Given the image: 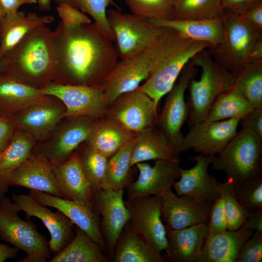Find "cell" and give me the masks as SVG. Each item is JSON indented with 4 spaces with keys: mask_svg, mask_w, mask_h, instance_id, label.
Returning <instances> with one entry per match:
<instances>
[{
    "mask_svg": "<svg viewBox=\"0 0 262 262\" xmlns=\"http://www.w3.org/2000/svg\"><path fill=\"white\" fill-rule=\"evenodd\" d=\"M233 184L234 194L247 210L262 208V173L240 183Z\"/></svg>",
    "mask_w": 262,
    "mask_h": 262,
    "instance_id": "cell-42",
    "label": "cell"
},
{
    "mask_svg": "<svg viewBox=\"0 0 262 262\" xmlns=\"http://www.w3.org/2000/svg\"><path fill=\"white\" fill-rule=\"evenodd\" d=\"M154 47L153 68L148 78L139 87L158 107L161 98L171 90L194 56L212 46L186 38L172 29L161 27Z\"/></svg>",
    "mask_w": 262,
    "mask_h": 262,
    "instance_id": "cell-2",
    "label": "cell"
},
{
    "mask_svg": "<svg viewBox=\"0 0 262 262\" xmlns=\"http://www.w3.org/2000/svg\"><path fill=\"white\" fill-rule=\"evenodd\" d=\"M218 191L223 200L228 230L238 229L242 227L247 210L236 199L233 191V184L230 181L219 182Z\"/></svg>",
    "mask_w": 262,
    "mask_h": 262,
    "instance_id": "cell-40",
    "label": "cell"
},
{
    "mask_svg": "<svg viewBox=\"0 0 262 262\" xmlns=\"http://www.w3.org/2000/svg\"><path fill=\"white\" fill-rule=\"evenodd\" d=\"M71 242L49 262H108V256L86 233L76 226Z\"/></svg>",
    "mask_w": 262,
    "mask_h": 262,
    "instance_id": "cell-34",
    "label": "cell"
},
{
    "mask_svg": "<svg viewBox=\"0 0 262 262\" xmlns=\"http://www.w3.org/2000/svg\"><path fill=\"white\" fill-rule=\"evenodd\" d=\"M157 109L152 99L138 87L117 97L108 107L105 116L138 133L156 127Z\"/></svg>",
    "mask_w": 262,
    "mask_h": 262,
    "instance_id": "cell-11",
    "label": "cell"
},
{
    "mask_svg": "<svg viewBox=\"0 0 262 262\" xmlns=\"http://www.w3.org/2000/svg\"><path fill=\"white\" fill-rule=\"evenodd\" d=\"M208 234H213L228 230L223 199L220 197L211 207L208 224Z\"/></svg>",
    "mask_w": 262,
    "mask_h": 262,
    "instance_id": "cell-46",
    "label": "cell"
},
{
    "mask_svg": "<svg viewBox=\"0 0 262 262\" xmlns=\"http://www.w3.org/2000/svg\"><path fill=\"white\" fill-rule=\"evenodd\" d=\"M5 15V11L0 3V19Z\"/></svg>",
    "mask_w": 262,
    "mask_h": 262,
    "instance_id": "cell-57",
    "label": "cell"
},
{
    "mask_svg": "<svg viewBox=\"0 0 262 262\" xmlns=\"http://www.w3.org/2000/svg\"><path fill=\"white\" fill-rule=\"evenodd\" d=\"M51 0H37L38 7L40 11H49L50 9Z\"/></svg>",
    "mask_w": 262,
    "mask_h": 262,
    "instance_id": "cell-55",
    "label": "cell"
},
{
    "mask_svg": "<svg viewBox=\"0 0 262 262\" xmlns=\"http://www.w3.org/2000/svg\"><path fill=\"white\" fill-rule=\"evenodd\" d=\"M4 73L41 89L53 82L55 56L52 32L43 25L28 34L2 57Z\"/></svg>",
    "mask_w": 262,
    "mask_h": 262,
    "instance_id": "cell-3",
    "label": "cell"
},
{
    "mask_svg": "<svg viewBox=\"0 0 262 262\" xmlns=\"http://www.w3.org/2000/svg\"><path fill=\"white\" fill-rule=\"evenodd\" d=\"M55 69L52 82L100 86L117 62L113 41L95 23L52 32Z\"/></svg>",
    "mask_w": 262,
    "mask_h": 262,
    "instance_id": "cell-1",
    "label": "cell"
},
{
    "mask_svg": "<svg viewBox=\"0 0 262 262\" xmlns=\"http://www.w3.org/2000/svg\"><path fill=\"white\" fill-rule=\"evenodd\" d=\"M51 16H39L35 12L17 11L5 15L0 19V57L19 43L28 34L43 26L53 22Z\"/></svg>",
    "mask_w": 262,
    "mask_h": 262,
    "instance_id": "cell-27",
    "label": "cell"
},
{
    "mask_svg": "<svg viewBox=\"0 0 262 262\" xmlns=\"http://www.w3.org/2000/svg\"><path fill=\"white\" fill-rule=\"evenodd\" d=\"M36 144L31 136L17 129L7 147L0 153V201L8 191L14 172L28 157Z\"/></svg>",
    "mask_w": 262,
    "mask_h": 262,
    "instance_id": "cell-33",
    "label": "cell"
},
{
    "mask_svg": "<svg viewBox=\"0 0 262 262\" xmlns=\"http://www.w3.org/2000/svg\"><path fill=\"white\" fill-rule=\"evenodd\" d=\"M197 73V67L191 62L184 66L179 81L166 94L163 109L158 117L156 126L173 143L178 152L184 137L181 128L188 116L184 94L191 80Z\"/></svg>",
    "mask_w": 262,
    "mask_h": 262,
    "instance_id": "cell-12",
    "label": "cell"
},
{
    "mask_svg": "<svg viewBox=\"0 0 262 262\" xmlns=\"http://www.w3.org/2000/svg\"><path fill=\"white\" fill-rule=\"evenodd\" d=\"M234 77V85L253 107L262 108V61H250Z\"/></svg>",
    "mask_w": 262,
    "mask_h": 262,
    "instance_id": "cell-38",
    "label": "cell"
},
{
    "mask_svg": "<svg viewBox=\"0 0 262 262\" xmlns=\"http://www.w3.org/2000/svg\"><path fill=\"white\" fill-rule=\"evenodd\" d=\"M212 169L224 172L233 184L262 173V137L242 127L218 156L214 155Z\"/></svg>",
    "mask_w": 262,
    "mask_h": 262,
    "instance_id": "cell-6",
    "label": "cell"
},
{
    "mask_svg": "<svg viewBox=\"0 0 262 262\" xmlns=\"http://www.w3.org/2000/svg\"><path fill=\"white\" fill-rule=\"evenodd\" d=\"M40 90L43 94L61 100L66 108V119L79 116L100 118L105 116L109 107L100 86L51 82Z\"/></svg>",
    "mask_w": 262,
    "mask_h": 262,
    "instance_id": "cell-10",
    "label": "cell"
},
{
    "mask_svg": "<svg viewBox=\"0 0 262 262\" xmlns=\"http://www.w3.org/2000/svg\"><path fill=\"white\" fill-rule=\"evenodd\" d=\"M124 192V189L93 190L94 211L101 216L100 228L111 260L117 239L131 218L123 199Z\"/></svg>",
    "mask_w": 262,
    "mask_h": 262,
    "instance_id": "cell-14",
    "label": "cell"
},
{
    "mask_svg": "<svg viewBox=\"0 0 262 262\" xmlns=\"http://www.w3.org/2000/svg\"><path fill=\"white\" fill-rule=\"evenodd\" d=\"M225 12L222 0H173L172 19H213L222 17Z\"/></svg>",
    "mask_w": 262,
    "mask_h": 262,
    "instance_id": "cell-36",
    "label": "cell"
},
{
    "mask_svg": "<svg viewBox=\"0 0 262 262\" xmlns=\"http://www.w3.org/2000/svg\"><path fill=\"white\" fill-rule=\"evenodd\" d=\"M44 95L39 89L5 73L0 74V114L13 115Z\"/></svg>",
    "mask_w": 262,
    "mask_h": 262,
    "instance_id": "cell-32",
    "label": "cell"
},
{
    "mask_svg": "<svg viewBox=\"0 0 262 262\" xmlns=\"http://www.w3.org/2000/svg\"><path fill=\"white\" fill-rule=\"evenodd\" d=\"M134 15L148 19L172 18L173 0H125Z\"/></svg>",
    "mask_w": 262,
    "mask_h": 262,
    "instance_id": "cell-41",
    "label": "cell"
},
{
    "mask_svg": "<svg viewBox=\"0 0 262 262\" xmlns=\"http://www.w3.org/2000/svg\"><path fill=\"white\" fill-rule=\"evenodd\" d=\"M17 208L9 197L0 201V237L26 256L20 262H45L51 251L45 236L37 230V225L20 218Z\"/></svg>",
    "mask_w": 262,
    "mask_h": 262,
    "instance_id": "cell-7",
    "label": "cell"
},
{
    "mask_svg": "<svg viewBox=\"0 0 262 262\" xmlns=\"http://www.w3.org/2000/svg\"><path fill=\"white\" fill-rule=\"evenodd\" d=\"M56 10L62 24L66 28H73L90 23L91 19L83 12L67 4L57 5Z\"/></svg>",
    "mask_w": 262,
    "mask_h": 262,
    "instance_id": "cell-45",
    "label": "cell"
},
{
    "mask_svg": "<svg viewBox=\"0 0 262 262\" xmlns=\"http://www.w3.org/2000/svg\"><path fill=\"white\" fill-rule=\"evenodd\" d=\"M10 186H19L63 198L49 161L33 148L14 172Z\"/></svg>",
    "mask_w": 262,
    "mask_h": 262,
    "instance_id": "cell-23",
    "label": "cell"
},
{
    "mask_svg": "<svg viewBox=\"0 0 262 262\" xmlns=\"http://www.w3.org/2000/svg\"><path fill=\"white\" fill-rule=\"evenodd\" d=\"M153 61L150 46L129 58L116 62L100 85L109 106L119 96L137 89L148 78Z\"/></svg>",
    "mask_w": 262,
    "mask_h": 262,
    "instance_id": "cell-9",
    "label": "cell"
},
{
    "mask_svg": "<svg viewBox=\"0 0 262 262\" xmlns=\"http://www.w3.org/2000/svg\"><path fill=\"white\" fill-rule=\"evenodd\" d=\"M240 120L231 118L198 123L184 136L179 152L193 149L204 155L218 154L237 134Z\"/></svg>",
    "mask_w": 262,
    "mask_h": 262,
    "instance_id": "cell-17",
    "label": "cell"
},
{
    "mask_svg": "<svg viewBox=\"0 0 262 262\" xmlns=\"http://www.w3.org/2000/svg\"><path fill=\"white\" fill-rule=\"evenodd\" d=\"M191 62L201 68L200 79L189 84L188 125L190 129L202 121L217 98L234 85V76L217 63L207 49L197 53Z\"/></svg>",
    "mask_w": 262,
    "mask_h": 262,
    "instance_id": "cell-4",
    "label": "cell"
},
{
    "mask_svg": "<svg viewBox=\"0 0 262 262\" xmlns=\"http://www.w3.org/2000/svg\"><path fill=\"white\" fill-rule=\"evenodd\" d=\"M107 17L120 60L129 58L149 47L161 30V27L154 26L147 18L123 13L119 10H108Z\"/></svg>",
    "mask_w": 262,
    "mask_h": 262,
    "instance_id": "cell-8",
    "label": "cell"
},
{
    "mask_svg": "<svg viewBox=\"0 0 262 262\" xmlns=\"http://www.w3.org/2000/svg\"><path fill=\"white\" fill-rule=\"evenodd\" d=\"M113 262H165L161 252L154 248L129 221L116 241Z\"/></svg>",
    "mask_w": 262,
    "mask_h": 262,
    "instance_id": "cell-29",
    "label": "cell"
},
{
    "mask_svg": "<svg viewBox=\"0 0 262 262\" xmlns=\"http://www.w3.org/2000/svg\"><path fill=\"white\" fill-rule=\"evenodd\" d=\"M223 16L205 20L148 19V20L155 26L172 29L186 38L205 42L214 47L221 42L224 36Z\"/></svg>",
    "mask_w": 262,
    "mask_h": 262,
    "instance_id": "cell-31",
    "label": "cell"
},
{
    "mask_svg": "<svg viewBox=\"0 0 262 262\" xmlns=\"http://www.w3.org/2000/svg\"><path fill=\"white\" fill-rule=\"evenodd\" d=\"M124 202L131 214L129 222L132 226L157 251L165 252L168 241L161 217L160 196L128 198Z\"/></svg>",
    "mask_w": 262,
    "mask_h": 262,
    "instance_id": "cell-16",
    "label": "cell"
},
{
    "mask_svg": "<svg viewBox=\"0 0 262 262\" xmlns=\"http://www.w3.org/2000/svg\"><path fill=\"white\" fill-rule=\"evenodd\" d=\"M161 217L166 227L180 229L198 224L208 225L213 203L200 202L186 196H179L171 189L160 196Z\"/></svg>",
    "mask_w": 262,
    "mask_h": 262,
    "instance_id": "cell-20",
    "label": "cell"
},
{
    "mask_svg": "<svg viewBox=\"0 0 262 262\" xmlns=\"http://www.w3.org/2000/svg\"><path fill=\"white\" fill-rule=\"evenodd\" d=\"M262 61V41L259 42L254 49L251 55V61Z\"/></svg>",
    "mask_w": 262,
    "mask_h": 262,
    "instance_id": "cell-54",
    "label": "cell"
},
{
    "mask_svg": "<svg viewBox=\"0 0 262 262\" xmlns=\"http://www.w3.org/2000/svg\"><path fill=\"white\" fill-rule=\"evenodd\" d=\"M80 10L89 15L94 23L110 38L115 42L114 33L107 17V7L112 4L119 10L120 8L113 0H78Z\"/></svg>",
    "mask_w": 262,
    "mask_h": 262,
    "instance_id": "cell-43",
    "label": "cell"
},
{
    "mask_svg": "<svg viewBox=\"0 0 262 262\" xmlns=\"http://www.w3.org/2000/svg\"><path fill=\"white\" fill-rule=\"evenodd\" d=\"M42 205L53 208L64 213L77 227L86 233L107 255L98 215L94 209L82 203L54 196L42 191L30 190L29 194Z\"/></svg>",
    "mask_w": 262,
    "mask_h": 262,
    "instance_id": "cell-22",
    "label": "cell"
},
{
    "mask_svg": "<svg viewBox=\"0 0 262 262\" xmlns=\"http://www.w3.org/2000/svg\"><path fill=\"white\" fill-rule=\"evenodd\" d=\"M12 200L18 210L25 213L27 219L33 216L43 222L50 234L48 245L54 255L61 251L73 238L74 224L61 212L51 211L29 194H13Z\"/></svg>",
    "mask_w": 262,
    "mask_h": 262,
    "instance_id": "cell-18",
    "label": "cell"
},
{
    "mask_svg": "<svg viewBox=\"0 0 262 262\" xmlns=\"http://www.w3.org/2000/svg\"><path fill=\"white\" fill-rule=\"evenodd\" d=\"M262 262V232L255 231L239 251L236 262Z\"/></svg>",
    "mask_w": 262,
    "mask_h": 262,
    "instance_id": "cell-44",
    "label": "cell"
},
{
    "mask_svg": "<svg viewBox=\"0 0 262 262\" xmlns=\"http://www.w3.org/2000/svg\"><path fill=\"white\" fill-rule=\"evenodd\" d=\"M180 159V153L170 140L156 127L136 133L133 139L131 166L149 160Z\"/></svg>",
    "mask_w": 262,
    "mask_h": 262,
    "instance_id": "cell-28",
    "label": "cell"
},
{
    "mask_svg": "<svg viewBox=\"0 0 262 262\" xmlns=\"http://www.w3.org/2000/svg\"><path fill=\"white\" fill-rule=\"evenodd\" d=\"M57 5L61 3H67L80 9L78 0H52Z\"/></svg>",
    "mask_w": 262,
    "mask_h": 262,
    "instance_id": "cell-56",
    "label": "cell"
},
{
    "mask_svg": "<svg viewBox=\"0 0 262 262\" xmlns=\"http://www.w3.org/2000/svg\"><path fill=\"white\" fill-rule=\"evenodd\" d=\"M51 164L63 198L93 209V189L83 171L77 151L65 162Z\"/></svg>",
    "mask_w": 262,
    "mask_h": 262,
    "instance_id": "cell-24",
    "label": "cell"
},
{
    "mask_svg": "<svg viewBox=\"0 0 262 262\" xmlns=\"http://www.w3.org/2000/svg\"><path fill=\"white\" fill-rule=\"evenodd\" d=\"M241 16L258 28L262 30V3Z\"/></svg>",
    "mask_w": 262,
    "mask_h": 262,
    "instance_id": "cell-52",
    "label": "cell"
},
{
    "mask_svg": "<svg viewBox=\"0 0 262 262\" xmlns=\"http://www.w3.org/2000/svg\"><path fill=\"white\" fill-rule=\"evenodd\" d=\"M242 227L253 231L262 232V208L247 210Z\"/></svg>",
    "mask_w": 262,
    "mask_h": 262,
    "instance_id": "cell-50",
    "label": "cell"
},
{
    "mask_svg": "<svg viewBox=\"0 0 262 262\" xmlns=\"http://www.w3.org/2000/svg\"><path fill=\"white\" fill-rule=\"evenodd\" d=\"M254 109L239 89L234 85L217 98L202 121L213 122L231 118L241 120Z\"/></svg>",
    "mask_w": 262,
    "mask_h": 262,
    "instance_id": "cell-35",
    "label": "cell"
},
{
    "mask_svg": "<svg viewBox=\"0 0 262 262\" xmlns=\"http://www.w3.org/2000/svg\"><path fill=\"white\" fill-rule=\"evenodd\" d=\"M133 139L109 158L102 188L124 189L130 182Z\"/></svg>",
    "mask_w": 262,
    "mask_h": 262,
    "instance_id": "cell-37",
    "label": "cell"
},
{
    "mask_svg": "<svg viewBox=\"0 0 262 262\" xmlns=\"http://www.w3.org/2000/svg\"><path fill=\"white\" fill-rule=\"evenodd\" d=\"M18 249L15 247L9 246L0 243V262L15 259L17 256Z\"/></svg>",
    "mask_w": 262,
    "mask_h": 262,
    "instance_id": "cell-53",
    "label": "cell"
},
{
    "mask_svg": "<svg viewBox=\"0 0 262 262\" xmlns=\"http://www.w3.org/2000/svg\"><path fill=\"white\" fill-rule=\"evenodd\" d=\"M5 15H11L18 11L19 8L24 4L37 3V0H0Z\"/></svg>",
    "mask_w": 262,
    "mask_h": 262,
    "instance_id": "cell-51",
    "label": "cell"
},
{
    "mask_svg": "<svg viewBox=\"0 0 262 262\" xmlns=\"http://www.w3.org/2000/svg\"><path fill=\"white\" fill-rule=\"evenodd\" d=\"M0 115H1V114H0Z\"/></svg>",
    "mask_w": 262,
    "mask_h": 262,
    "instance_id": "cell-59",
    "label": "cell"
},
{
    "mask_svg": "<svg viewBox=\"0 0 262 262\" xmlns=\"http://www.w3.org/2000/svg\"><path fill=\"white\" fill-rule=\"evenodd\" d=\"M17 129L13 115H0V153L7 147Z\"/></svg>",
    "mask_w": 262,
    "mask_h": 262,
    "instance_id": "cell-47",
    "label": "cell"
},
{
    "mask_svg": "<svg viewBox=\"0 0 262 262\" xmlns=\"http://www.w3.org/2000/svg\"><path fill=\"white\" fill-rule=\"evenodd\" d=\"M223 18V39L207 50L217 63L235 76L251 61L254 49L262 41V30L242 16L228 11Z\"/></svg>",
    "mask_w": 262,
    "mask_h": 262,
    "instance_id": "cell-5",
    "label": "cell"
},
{
    "mask_svg": "<svg viewBox=\"0 0 262 262\" xmlns=\"http://www.w3.org/2000/svg\"><path fill=\"white\" fill-rule=\"evenodd\" d=\"M66 108L57 98L44 95L13 116L17 129L31 136L36 144L44 141L65 118Z\"/></svg>",
    "mask_w": 262,
    "mask_h": 262,
    "instance_id": "cell-15",
    "label": "cell"
},
{
    "mask_svg": "<svg viewBox=\"0 0 262 262\" xmlns=\"http://www.w3.org/2000/svg\"><path fill=\"white\" fill-rule=\"evenodd\" d=\"M213 156L199 154L190 159L196 162L193 167L180 168V179L173 186L177 195L186 196L198 201L212 203L220 197L219 181L208 172Z\"/></svg>",
    "mask_w": 262,
    "mask_h": 262,
    "instance_id": "cell-21",
    "label": "cell"
},
{
    "mask_svg": "<svg viewBox=\"0 0 262 262\" xmlns=\"http://www.w3.org/2000/svg\"><path fill=\"white\" fill-rule=\"evenodd\" d=\"M168 248L165 251L173 262H197L208 234V226L198 224L180 229L166 227Z\"/></svg>",
    "mask_w": 262,
    "mask_h": 262,
    "instance_id": "cell-25",
    "label": "cell"
},
{
    "mask_svg": "<svg viewBox=\"0 0 262 262\" xmlns=\"http://www.w3.org/2000/svg\"><path fill=\"white\" fill-rule=\"evenodd\" d=\"M137 179L126 187L128 198L160 196L171 189L180 176V160H156L151 166L145 162L135 164Z\"/></svg>",
    "mask_w": 262,
    "mask_h": 262,
    "instance_id": "cell-19",
    "label": "cell"
},
{
    "mask_svg": "<svg viewBox=\"0 0 262 262\" xmlns=\"http://www.w3.org/2000/svg\"><path fill=\"white\" fill-rule=\"evenodd\" d=\"M253 232L241 227L207 234L197 262H236L240 250Z\"/></svg>",
    "mask_w": 262,
    "mask_h": 262,
    "instance_id": "cell-26",
    "label": "cell"
},
{
    "mask_svg": "<svg viewBox=\"0 0 262 262\" xmlns=\"http://www.w3.org/2000/svg\"><path fill=\"white\" fill-rule=\"evenodd\" d=\"M66 119L61 124L59 123L44 141L34 147L51 163H62L68 160L86 141L96 120L87 116Z\"/></svg>",
    "mask_w": 262,
    "mask_h": 262,
    "instance_id": "cell-13",
    "label": "cell"
},
{
    "mask_svg": "<svg viewBox=\"0 0 262 262\" xmlns=\"http://www.w3.org/2000/svg\"><path fill=\"white\" fill-rule=\"evenodd\" d=\"M223 8L234 15L242 16L262 3V0H222Z\"/></svg>",
    "mask_w": 262,
    "mask_h": 262,
    "instance_id": "cell-48",
    "label": "cell"
},
{
    "mask_svg": "<svg viewBox=\"0 0 262 262\" xmlns=\"http://www.w3.org/2000/svg\"><path fill=\"white\" fill-rule=\"evenodd\" d=\"M240 123L242 127L249 128L262 137V108H254Z\"/></svg>",
    "mask_w": 262,
    "mask_h": 262,
    "instance_id": "cell-49",
    "label": "cell"
},
{
    "mask_svg": "<svg viewBox=\"0 0 262 262\" xmlns=\"http://www.w3.org/2000/svg\"><path fill=\"white\" fill-rule=\"evenodd\" d=\"M4 71L3 62L2 58L0 57V74Z\"/></svg>",
    "mask_w": 262,
    "mask_h": 262,
    "instance_id": "cell-58",
    "label": "cell"
},
{
    "mask_svg": "<svg viewBox=\"0 0 262 262\" xmlns=\"http://www.w3.org/2000/svg\"><path fill=\"white\" fill-rule=\"evenodd\" d=\"M136 134L115 120L104 116L94 121L85 144L109 158Z\"/></svg>",
    "mask_w": 262,
    "mask_h": 262,
    "instance_id": "cell-30",
    "label": "cell"
},
{
    "mask_svg": "<svg viewBox=\"0 0 262 262\" xmlns=\"http://www.w3.org/2000/svg\"><path fill=\"white\" fill-rule=\"evenodd\" d=\"M78 147V153L84 174L93 190L102 188L109 158L85 144Z\"/></svg>",
    "mask_w": 262,
    "mask_h": 262,
    "instance_id": "cell-39",
    "label": "cell"
}]
</instances>
